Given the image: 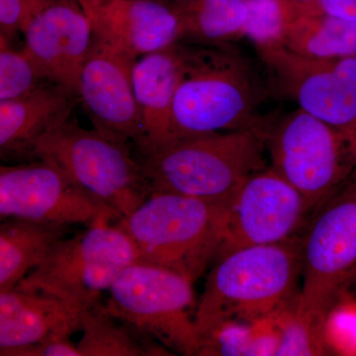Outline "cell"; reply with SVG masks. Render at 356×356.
Wrapping results in <instances>:
<instances>
[{"instance_id":"obj_28","label":"cell","mask_w":356,"mask_h":356,"mask_svg":"<svg viewBox=\"0 0 356 356\" xmlns=\"http://www.w3.org/2000/svg\"><path fill=\"white\" fill-rule=\"evenodd\" d=\"M320 11L356 23V0H318Z\"/></svg>"},{"instance_id":"obj_27","label":"cell","mask_w":356,"mask_h":356,"mask_svg":"<svg viewBox=\"0 0 356 356\" xmlns=\"http://www.w3.org/2000/svg\"><path fill=\"white\" fill-rule=\"evenodd\" d=\"M1 356H81L70 337H51L32 346L0 351Z\"/></svg>"},{"instance_id":"obj_6","label":"cell","mask_w":356,"mask_h":356,"mask_svg":"<svg viewBox=\"0 0 356 356\" xmlns=\"http://www.w3.org/2000/svg\"><path fill=\"white\" fill-rule=\"evenodd\" d=\"M109 292L105 308L132 331L181 355H198L197 304L188 278L137 261L122 269Z\"/></svg>"},{"instance_id":"obj_1","label":"cell","mask_w":356,"mask_h":356,"mask_svg":"<svg viewBox=\"0 0 356 356\" xmlns=\"http://www.w3.org/2000/svg\"><path fill=\"white\" fill-rule=\"evenodd\" d=\"M302 273V242L236 248L222 255L206 280L196 306L199 343L227 323L254 322L284 311Z\"/></svg>"},{"instance_id":"obj_30","label":"cell","mask_w":356,"mask_h":356,"mask_svg":"<svg viewBox=\"0 0 356 356\" xmlns=\"http://www.w3.org/2000/svg\"><path fill=\"white\" fill-rule=\"evenodd\" d=\"M346 189L348 191L355 192L356 193V173L355 177L351 178L350 184H348V187Z\"/></svg>"},{"instance_id":"obj_2","label":"cell","mask_w":356,"mask_h":356,"mask_svg":"<svg viewBox=\"0 0 356 356\" xmlns=\"http://www.w3.org/2000/svg\"><path fill=\"white\" fill-rule=\"evenodd\" d=\"M264 122L240 130L170 140L140 154L152 192L226 204L250 175L267 168Z\"/></svg>"},{"instance_id":"obj_29","label":"cell","mask_w":356,"mask_h":356,"mask_svg":"<svg viewBox=\"0 0 356 356\" xmlns=\"http://www.w3.org/2000/svg\"><path fill=\"white\" fill-rule=\"evenodd\" d=\"M292 1L297 2V3L303 4L313 10L320 11L318 6V0H292Z\"/></svg>"},{"instance_id":"obj_18","label":"cell","mask_w":356,"mask_h":356,"mask_svg":"<svg viewBox=\"0 0 356 356\" xmlns=\"http://www.w3.org/2000/svg\"><path fill=\"white\" fill-rule=\"evenodd\" d=\"M81 311L42 292H0V351L81 331Z\"/></svg>"},{"instance_id":"obj_5","label":"cell","mask_w":356,"mask_h":356,"mask_svg":"<svg viewBox=\"0 0 356 356\" xmlns=\"http://www.w3.org/2000/svg\"><path fill=\"white\" fill-rule=\"evenodd\" d=\"M60 168L81 189L122 218L152 193L140 161L127 143L67 120L37 140L31 159Z\"/></svg>"},{"instance_id":"obj_22","label":"cell","mask_w":356,"mask_h":356,"mask_svg":"<svg viewBox=\"0 0 356 356\" xmlns=\"http://www.w3.org/2000/svg\"><path fill=\"white\" fill-rule=\"evenodd\" d=\"M81 356L147 355L135 332L98 302L81 311Z\"/></svg>"},{"instance_id":"obj_7","label":"cell","mask_w":356,"mask_h":356,"mask_svg":"<svg viewBox=\"0 0 356 356\" xmlns=\"http://www.w3.org/2000/svg\"><path fill=\"white\" fill-rule=\"evenodd\" d=\"M137 261L130 238L116 225L98 222L60 241L16 288L46 293L83 311L97 303L122 269Z\"/></svg>"},{"instance_id":"obj_23","label":"cell","mask_w":356,"mask_h":356,"mask_svg":"<svg viewBox=\"0 0 356 356\" xmlns=\"http://www.w3.org/2000/svg\"><path fill=\"white\" fill-rule=\"evenodd\" d=\"M315 11L292 0H248L243 37L259 54L275 50L284 46L288 30L297 18Z\"/></svg>"},{"instance_id":"obj_26","label":"cell","mask_w":356,"mask_h":356,"mask_svg":"<svg viewBox=\"0 0 356 356\" xmlns=\"http://www.w3.org/2000/svg\"><path fill=\"white\" fill-rule=\"evenodd\" d=\"M51 0H0V33L13 38Z\"/></svg>"},{"instance_id":"obj_10","label":"cell","mask_w":356,"mask_h":356,"mask_svg":"<svg viewBox=\"0 0 356 356\" xmlns=\"http://www.w3.org/2000/svg\"><path fill=\"white\" fill-rule=\"evenodd\" d=\"M356 266V193L344 189L318 213L302 242L303 283L295 311L324 322Z\"/></svg>"},{"instance_id":"obj_15","label":"cell","mask_w":356,"mask_h":356,"mask_svg":"<svg viewBox=\"0 0 356 356\" xmlns=\"http://www.w3.org/2000/svg\"><path fill=\"white\" fill-rule=\"evenodd\" d=\"M95 39L134 58L170 48L185 38L181 13L163 0H77Z\"/></svg>"},{"instance_id":"obj_14","label":"cell","mask_w":356,"mask_h":356,"mask_svg":"<svg viewBox=\"0 0 356 356\" xmlns=\"http://www.w3.org/2000/svg\"><path fill=\"white\" fill-rule=\"evenodd\" d=\"M136 60L95 39L79 74L77 97L95 129L137 146L142 127L133 83Z\"/></svg>"},{"instance_id":"obj_11","label":"cell","mask_w":356,"mask_h":356,"mask_svg":"<svg viewBox=\"0 0 356 356\" xmlns=\"http://www.w3.org/2000/svg\"><path fill=\"white\" fill-rule=\"evenodd\" d=\"M259 56L278 90L343 134L356 154V57L311 60L284 47Z\"/></svg>"},{"instance_id":"obj_21","label":"cell","mask_w":356,"mask_h":356,"mask_svg":"<svg viewBox=\"0 0 356 356\" xmlns=\"http://www.w3.org/2000/svg\"><path fill=\"white\" fill-rule=\"evenodd\" d=\"M185 38L202 46H224L243 38L248 0H177Z\"/></svg>"},{"instance_id":"obj_8","label":"cell","mask_w":356,"mask_h":356,"mask_svg":"<svg viewBox=\"0 0 356 356\" xmlns=\"http://www.w3.org/2000/svg\"><path fill=\"white\" fill-rule=\"evenodd\" d=\"M266 142L270 168L302 194L310 210L355 175L356 154L348 140L304 110L266 127Z\"/></svg>"},{"instance_id":"obj_16","label":"cell","mask_w":356,"mask_h":356,"mask_svg":"<svg viewBox=\"0 0 356 356\" xmlns=\"http://www.w3.org/2000/svg\"><path fill=\"white\" fill-rule=\"evenodd\" d=\"M185 67V46L177 43L136 60L133 83L139 108L140 154L172 140V108Z\"/></svg>"},{"instance_id":"obj_24","label":"cell","mask_w":356,"mask_h":356,"mask_svg":"<svg viewBox=\"0 0 356 356\" xmlns=\"http://www.w3.org/2000/svg\"><path fill=\"white\" fill-rule=\"evenodd\" d=\"M10 39L0 34V102L34 92L46 84L36 65L23 49L17 50Z\"/></svg>"},{"instance_id":"obj_4","label":"cell","mask_w":356,"mask_h":356,"mask_svg":"<svg viewBox=\"0 0 356 356\" xmlns=\"http://www.w3.org/2000/svg\"><path fill=\"white\" fill-rule=\"evenodd\" d=\"M225 205L168 192H152L115 222L132 241L140 261L194 282L221 254Z\"/></svg>"},{"instance_id":"obj_12","label":"cell","mask_w":356,"mask_h":356,"mask_svg":"<svg viewBox=\"0 0 356 356\" xmlns=\"http://www.w3.org/2000/svg\"><path fill=\"white\" fill-rule=\"evenodd\" d=\"M308 210L302 194L270 166L255 172L225 205L219 257L236 248L291 240Z\"/></svg>"},{"instance_id":"obj_19","label":"cell","mask_w":356,"mask_h":356,"mask_svg":"<svg viewBox=\"0 0 356 356\" xmlns=\"http://www.w3.org/2000/svg\"><path fill=\"white\" fill-rule=\"evenodd\" d=\"M0 225V292L17 286L65 238L70 227L9 218Z\"/></svg>"},{"instance_id":"obj_13","label":"cell","mask_w":356,"mask_h":356,"mask_svg":"<svg viewBox=\"0 0 356 356\" xmlns=\"http://www.w3.org/2000/svg\"><path fill=\"white\" fill-rule=\"evenodd\" d=\"M22 34V49L41 76L77 96L79 74L95 40L91 21L79 2L51 0Z\"/></svg>"},{"instance_id":"obj_25","label":"cell","mask_w":356,"mask_h":356,"mask_svg":"<svg viewBox=\"0 0 356 356\" xmlns=\"http://www.w3.org/2000/svg\"><path fill=\"white\" fill-rule=\"evenodd\" d=\"M323 325L324 322L300 315L296 311H293L281 327L273 355H324Z\"/></svg>"},{"instance_id":"obj_3","label":"cell","mask_w":356,"mask_h":356,"mask_svg":"<svg viewBox=\"0 0 356 356\" xmlns=\"http://www.w3.org/2000/svg\"><path fill=\"white\" fill-rule=\"evenodd\" d=\"M264 98L257 72L229 44L185 46L184 76L173 102L172 140L259 125L261 121L255 113Z\"/></svg>"},{"instance_id":"obj_17","label":"cell","mask_w":356,"mask_h":356,"mask_svg":"<svg viewBox=\"0 0 356 356\" xmlns=\"http://www.w3.org/2000/svg\"><path fill=\"white\" fill-rule=\"evenodd\" d=\"M77 96L48 83L34 92L0 102V154L30 161L37 140L70 120Z\"/></svg>"},{"instance_id":"obj_20","label":"cell","mask_w":356,"mask_h":356,"mask_svg":"<svg viewBox=\"0 0 356 356\" xmlns=\"http://www.w3.org/2000/svg\"><path fill=\"white\" fill-rule=\"evenodd\" d=\"M284 48L318 60L356 57V23L323 13H307L288 30Z\"/></svg>"},{"instance_id":"obj_9","label":"cell","mask_w":356,"mask_h":356,"mask_svg":"<svg viewBox=\"0 0 356 356\" xmlns=\"http://www.w3.org/2000/svg\"><path fill=\"white\" fill-rule=\"evenodd\" d=\"M0 217L67 227L121 219L60 168L42 159L0 166Z\"/></svg>"}]
</instances>
